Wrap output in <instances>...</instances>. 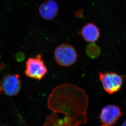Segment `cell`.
Here are the masks:
<instances>
[{"label":"cell","mask_w":126,"mask_h":126,"mask_svg":"<svg viewBox=\"0 0 126 126\" xmlns=\"http://www.w3.org/2000/svg\"><path fill=\"white\" fill-rule=\"evenodd\" d=\"M54 58L59 65L64 67L71 66L78 60V53L72 45L62 44L56 47L54 51Z\"/></svg>","instance_id":"6da1fadb"},{"label":"cell","mask_w":126,"mask_h":126,"mask_svg":"<svg viewBox=\"0 0 126 126\" xmlns=\"http://www.w3.org/2000/svg\"><path fill=\"white\" fill-rule=\"evenodd\" d=\"M99 78L104 91L109 94L118 92L121 89L125 76L113 72L98 73Z\"/></svg>","instance_id":"7a4b0ae2"},{"label":"cell","mask_w":126,"mask_h":126,"mask_svg":"<svg viewBox=\"0 0 126 126\" xmlns=\"http://www.w3.org/2000/svg\"><path fill=\"white\" fill-rule=\"evenodd\" d=\"M25 74L36 80H41L47 73V68L42 59L41 54L28 59L26 62Z\"/></svg>","instance_id":"3957f363"},{"label":"cell","mask_w":126,"mask_h":126,"mask_svg":"<svg viewBox=\"0 0 126 126\" xmlns=\"http://www.w3.org/2000/svg\"><path fill=\"white\" fill-rule=\"evenodd\" d=\"M121 115V111L119 107L114 105H108L102 109L99 118L103 124L112 126L117 123Z\"/></svg>","instance_id":"277c9868"},{"label":"cell","mask_w":126,"mask_h":126,"mask_svg":"<svg viewBox=\"0 0 126 126\" xmlns=\"http://www.w3.org/2000/svg\"><path fill=\"white\" fill-rule=\"evenodd\" d=\"M21 86L19 75L17 74L7 75L2 82V87L4 92L10 96L17 95L20 91Z\"/></svg>","instance_id":"5b68a950"},{"label":"cell","mask_w":126,"mask_h":126,"mask_svg":"<svg viewBox=\"0 0 126 126\" xmlns=\"http://www.w3.org/2000/svg\"><path fill=\"white\" fill-rule=\"evenodd\" d=\"M59 6L53 0H48L39 6V12L41 18L46 21L54 19L58 13Z\"/></svg>","instance_id":"8992f818"},{"label":"cell","mask_w":126,"mask_h":126,"mask_svg":"<svg viewBox=\"0 0 126 126\" xmlns=\"http://www.w3.org/2000/svg\"><path fill=\"white\" fill-rule=\"evenodd\" d=\"M78 34L87 42H95L99 39L100 32L99 28L93 23H88L84 25Z\"/></svg>","instance_id":"52a82bcc"},{"label":"cell","mask_w":126,"mask_h":126,"mask_svg":"<svg viewBox=\"0 0 126 126\" xmlns=\"http://www.w3.org/2000/svg\"><path fill=\"white\" fill-rule=\"evenodd\" d=\"M86 53L90 58H95L100 53V49L94 43H90L86 47Z\"/></svg>","instance_id":"ba28073f"},{"label":"cell","mask_w":126,"mask_h":126,"mask_svg":"<svg viewBox=\"0 0 126 126\" xmlns=\"http://www.w3.org/2000/svg\"><path fill=\"white\" fill-rule=\"evenodd\" d=\"M25 57V56L23 52H18L15 55L16 60L18 62H23L24 60Z\"/></svg>","instance_id":"9c48e42d"},{"label":"cell","mask_w":126,"mask_h":126,"mask_svg":"<svg viewBox=\"0 0 126 126\" xmlns=\"http://www.w3.org/2000/svg\"><path fill=\"white\" fill-rule=\"evenodd\" d=\"M4 67H5L4 64H1V65H0V71L1 70V69H2V68L3 69L4 68Z\"/></svg>","instance_id":"30bf717a"},{"label":"cell","mask_w":126,"mask_h":126,"mask_svg":"<svg viewBox=\"0 0 126 126\" xmlns=\"http://www.w3.org/2000/svg\"><path fill=\"white\" fill-rule=\"evenodd\" d=\"M122 126H126V120L124 121V123H123Z\"/></svg>","instance_id":"8fae6325"},{"label":"cell","mask_w":126,"mask_h":126,"mask_svg":"<svg viewBox=\"0 0 126 126\" xmlns=\"http://www.w3.org/2000/svg\"><path fill=\"white\" fill-rule=\"evenodd\" d=\"M1 90H2V87H1V86L0 85V92H1Z\"/></svg>","instance_id":"7c38bea8"},{"label":"cell","mask_w":126,"mask_h":126,"mask_svg":"<svg viewBox=\"0 0 126 126\" xmlns=\"http://www.w3.org/2000/svg\"><path fill=\"white\" fill-rule=\"evenodd\" d=\"M101 126H109V125H102Z\"/></svg>","instance_id":"4fadbf2b"},{"label":"cell","mask_w":126,"mask_h":126,"mask_svg":"<svg viewBox=\"0 0 126 126\" xmlns=\"http://www.w3.org/2000/svg\"></svg>","instance_id":"5bb4252c"}]
</instances>
